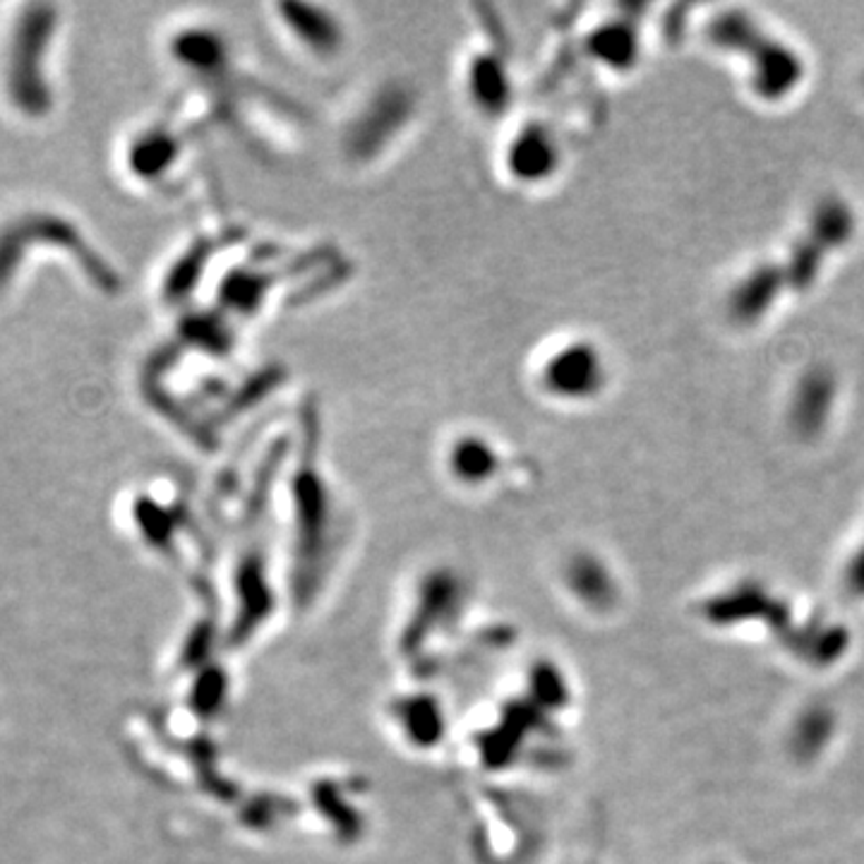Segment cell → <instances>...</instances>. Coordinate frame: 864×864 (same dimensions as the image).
<instances>
[{
  "label": "cell",
  "mask_w": 864,
  "mask_h": 864,
  "mask_svg": "<svg viewBox=\"0 0 864 864\" xmlns=\"http://www.w3.org/2000/svg\"><path fill=\"white\" fill-rule=\"evenodd\" d=\"M276 22L298 51L312 60L329 62L346 49V25L329 8L279 6Z\"/></svg>",
  "instance_id": "3957f363"
},
{
  "label": "cell",
  "mask_w": 864,
  "mask_h": 864,
  "mask_svg": "<svg viewBox=\"0 0 864 864\" xmlns=\"http://www.w3.org/2000/svg\"><path fill=\"white\" fill-rule=\"evenodd\" d=\"M560 139L538 120H524L497 149V168L516 187H541L560 171Z\"/></svg>",
  "instance_id": "7a4b0ae2"
},
{
  "label": "cell",
  "mask_w": 864,
  "mask_h": 864,
  "mask_svg": "<svg viewBox=\"0 0 864 864\" xmlns=\"http://www.w3.org/2000/svg\"><path fill=\"white\" fill-rule=\"evenodd\" d=\"M531 380L547 399H591L603 385L601 356L586 341H560L536 358Z\"/></svg>",
  "instance_id": "6da1fadb"
},
{
  "label": "cell",
  "mask_w": 864,
  "mask_h": 864,
  "mask_svg": "<svg viewBox=\"0 0 864 864\" xmlns=\"http://www.w3.org/2000/svg\"><path fill=\"white\" fill-rule=\"evenodd\" d=\"M466 94L483 118H499L509 104L507 66L497 51H476L466 66Z\"/></svg>",
  "instance_id": "277c9868"
},
{
  "label": "cell",
  "mask_w": 864,
  "mask_h": 864,
  "mask_svg": "<svg viewBox=\"0 0 864 864\" xmlns=\"http://www.w3.org/2000/svg\"><path fill=\"white\" fill-rule=\"evenodd\" d=\"M445 462L454 476L466 483H480L499 468V445L497 439L483 430L464 428L447 437Z\"/></svg>",
  "instance_id": "5b68a950"
}]
</instances>
